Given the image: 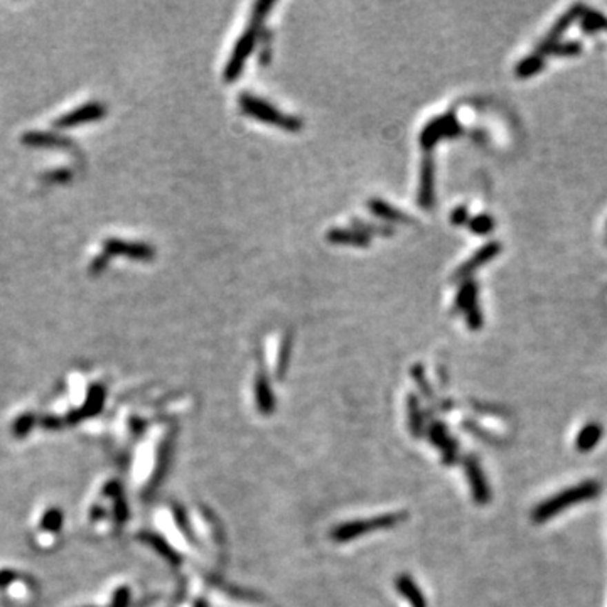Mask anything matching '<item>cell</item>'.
<instances>
[{"label": "cell", "instance_id": "cell-1", "mask_svg": "<svg viewBox=\"0 0 607 607\" xmlns=\"http://www.w3.org/2000/svg\"><path fill=\"white\" fill-rule=\"evenodd\" d=\"M273 7V2H257L253 6V15L252 21H250L248 29L241 34L238 43L235 44L233 54L228 59L226 68H225V79L228 83L235 81L238 76L241 74L243 66H245L246 59L250 58V54L253 52L255 46L258 43V37H260L261 28H263V21L267 17V14L270 12Z\"/></svg>", "mask_w": 607, "mask_h": 607}, {"label": "cell", "instance_id": "cell-2", "mask_svg": "<svg viewBox=\"0 0 607 607\" xmlns=\"http://www.w3.org/2000/svg\"><path fill=\"white\" fill-rule=\"evenodd\" d=\"M599 491H601V486H599V483H595V481H586V483L577 484L574 488L565 489V491L559 492L553 498L546 499L545 503H541L535 510V521H546V519L553 518L560 511H564L565 508H570L577 503H584V501L595 498L599 495Z\"/></svg>", "mask_w": 607, "mask_h": 607}, {"label": "cell", "instance_id": "cell-3", "mask_svg": "<svg viewBox=\"0 0 607 607\" xmlns=\"http://www.w3.org/2000/svg\"><path fill=\"white\" fill-rule=\"evenodd\" d=\"M238 103L241 106V112L253 119L261 120L263 123L275 125L279 128H286L288 132H297L302 128V120L297 117L287 115V113L279 112L272 103L261 100V98L253 97L250 93H241L238 98Z\"/></svg>", "mask_w": 607, "mask_h": 607}, {"label": "cell", "instance_id": "cell-4", "mask_svg": "<svg viewBox=\"0 0 607 607\" xmlns=\"http://www.w3.org/2000/svg\"><path fill=\"white\" fill-rule=\"evenodd\" d=\"M115 255H123L132 258V260L139 261H150L154 260L155 250L154 246L147 245V243L140 241H125L119 240V238H110V240L103 241V252L100 257L94 258L90 265L91 273H100L108 263L110 257Z\"/></svg>", "mask_w": 607, "mask_h": 607}, {"label": "cell", "instance_id": "cell-5", "mask_svg": "<svg viewBox=\"0 0 607 607\" xmlns=\"http://www.w3.org/2000/svg\"><path fill=\"white\" fill-rule=\"evenodd\" d=\"M459 132H461V127H459L455 117L452 113H447V115L437 117L425 125L422 134H420V143L425 150H430L439 140L449 139V137L457 135Z\"/></svg>", "mask_w": 607, "mask_h": 607}, {"label": "cell", "instance_id": "cell-6", "mask_svg": "<svg viewBox=\"0 0 607 607\" xmlns=\"http://www.w3.org/2000/svg\"><path fill=\"white\" fill-rule=\"evenodd\" d=\"M106 113L105 106L98 101H91V103H86L83 106H78V108L73 110L70 113H64L63 117H59L58 120L54 121V127L56 128H73L78 127V125H85L90 123V121H97L100 119H103Z\"/></svg>", "mask_w": 607, "mask_h": 607}, {"label": "cell", "instance_id": "cell-7", "mask_svg": "<svg viewBox=\"0 0 607 607\" xmlns=\"http://www.w3.org/2000/svg\"><path fill=\"white\" fill-rule=\"evenodd\" d=\"M435 177H434V159L432 155H425L422 167H420V188H419V204L424 210H430L435 201Z\"/></svg>", "mask_w": 607, "mask_h": 607}, {"label": "cell", "instance_id": "cell-8", "mask_svg": "<svg viewBox=\"0 0 607 607\" xmlns=\"http://www.w3.org/2000/svg\"><path fill=\"white\" fill-rule=\"evenodd\" d=\"M328 240L336 245H349V246H368L370 245V237L364 235L363 231L346 230V228H332L328 233Z\"/></svg>", "mask_w": 607, "mask_h": 607}, {"label": "cell", "instance_id": "cell-9", "mask_svg": "<svg viewBox=\"0 0 607 607\" xmlns=\"http://www.w3.org/2000/svg\"><path fill=\"white\" fill-rule=\"evenodd\" d=\"M103 404H105V390H103V386L93 385L90 388L88 397H86L85 405H83V407L79 408L78 412H74L73 415H71V419H73V420H81L83 417L97 415V413L100 412L101 408H103Z\"/></svg>", "mask_w": 607, "mask_h": 607}, {"label": "cell", "instance_id": "cell-10", "mask_svg": "<svg viewBox=\"0 0 607 607\" xmlns=\"http://www.w3.org/2000/svg\"><path fill=\"white\" fill-rule=\"evenodd\" d=\"M368 208H370V211L373 212L375 216L386 219V221H393V223H405V221L408 223V221H412V219L408 218V215H405V212H401L400 210H397V208L392 206V204L385 203V201H383V199H377V197H375V199H371L370 203H368Z\"/></svg>", "mask_w": 607, "mask_h": 607}, {"label": "cell", "instance_id": "cell-11", "mask_svg": "<svg viewBox=\"0 0 607 607\" xmlns=\"http://www.w3.org/2000/svg\"><path fill=\"white\" fill-rule=\"evenodd\" d=\"M22 142L28 143V146L32 147H59V149H64V147H70L71 142L68 139H63L59 135H51V134H37V132H32V134H26Z\"/></svg>", "mask_w": 607, "mask_h": 607}, {"label": "cell", "instance_id": "cell-12", "mask_svg": "<svg viewBox=\"0 0 607 607\" xmlns=\"http://www.w3.org/2000/svg\"><path fill=\"white\" fill-rule=\"evenodd\" d=\"M602 435V428L597 424H590L587 427L582 428V432L579 434V437L575 440V446L580 452H587V450L594 449L595 444L599 442Z\"/></svg>", "mask_w": 607, "mask_h": 607}, {"label": "cell", "instance_id": "cell-13", "mask_svg": "<svg viewBox=\"0 0 607 607\" xmlns=\"http://www.w3.org/2000/svg\"><path fill=\"white\" fill-rule=\"evenodd\" d=\"M496 252H498V246H496V245H489V246H486V248L481 250L479 253H476V257L470 258V260L468 261V263H464L461 268H459L457 272H455L454 279H462V277L469 275V273L472 272L474 268L479 267V265L486 263V261H488L489 258H491L492 255H495Z\"/></svg>", "mask_w": 607, "mask_h": 607}, {"label": "cell", "instance_id": "cell-14", "mask_svg": "<svg viewBox=\"0 0 607 607\" xmlns=\"http://www.w3.org/2000/svg\"><path fill=\"white\" fill-rule=\"evenodd\" d=\"M476 290H477L476 283L466 282L457 294V306L461 307V309H466V310H470V309H474V307H477L476 306Z\"/></svg>", "mask_w": 607, "mask_h": 607}, {"label": "cell", "instance_id": "cell-15", "mask_svg": "<svg viewBox=\"0 0 607 607\" xmlns=\"http://www.w3.org/2000/svg\"><path fill=\"white\" fill-rule=\"evenodd\" d=\"M61 525H63V515H61V511L58 510V508H51V510L46 511L44 516H43V528L44 530L56 533V531L61 530Z\"/></svg>", "mask_w": 607, "mask_h": 607}, {"label": "cell", "instance_id": "cell-16", "mask_svg": "<svg viewBox=\"0 0 607 607\" xmlns=\"http://www.w3.org/2000/svg\"><path fill=\"white\" fill-rule=\"evenodd\" d=\"M34 422H36V419H34V415H30V413H26V415L19 417V419L15 420L14 425H12V430H14L15 437H24V435H28L30 432V428H32Z\"/></svg>", "mask_w": 607, "mask_h": 607}, {"label": "cell", "instance_id": "cell-17", "mask_svg": "<svg viewBox=\"0 0 607 607\" xmlns=\"http://www.w3.org/2000/svg\"><path fill=\"white\" fill-rule=\"evenodd\" d=\"M352 225H355L356 230L363 231V233L368 235V237H370V233L392 235V230H390V228L377 226V225H373V223H370V221H361V219H355V221H352Z\"/></svg>", "mask_w": 607, "mask_h": 607}, {"label": "cell", "instance_id": "cell-18", "mask_svg": "<svg viewBox=\"0 0 607 607\" xmlns=\"http://www.w3.org/2000/svg\"><path fill=\"white\" fill-rule=\"evenodd\" d=\"M491 226H492V221L489 219V216H484V215L479 216V218L472 219V223H470V228H472L476 233H488V231L491 230Z\"/></svg>", "mask_w": 607, "mask_h": 607}, {"label": "cell", "instance_id": "cell-19", "mask_svg": "<svg viewBox=\"0 0 607 607\" xmlns=\"http://www.w3.org/2000/svg\"><path fill=\"white\" fill-rule=\"evenodd\" d=\"M466 219H468V210H466L464 206H461V208H457V210H454V212H452V223H454V225H462V223H464Z\"/></svg>", "mask_w": 607, "mask_h": 607}]
</instances>
